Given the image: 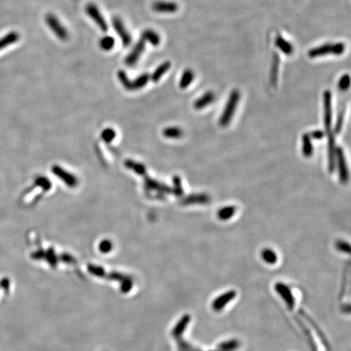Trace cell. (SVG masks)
<instances>
[{
  "mask_svg": "<svg viewBox=\"0 0 351 351\" xmlns=\"http://www.w3.org/2000/svg\"><path fill=\"white\" fill-rule=\"evenodd\" d=\"M344 117L345 111L344 110H342L340 113L338 114V118H337L334 133H337V134L340 133L342 128H343V122H344Z\"/></svg>",
  "mask_w": 351,
  "mask_h": 351,
  "instance_id": "27",
  "label": "cell"
},
{
  "mask_svg": "<svg viewBox=\"0 0 351 351\" xmlns=\"http://www.w3.org/2000/svg\"><path fill=\"white\" fill-rule=\"evenodd\" d=\"M336 247L338 250L342 251V252H345V253L349 254L351 252V247H350V245L347 243V242L345 241L339 240L336 242Z\"/></svg>",
  "mask_w": 351,
  "mask_h": 351,
  "instance_id": "30",
  "label": "cell"
},
{
  "mask_svg": "<svg viewBox=\"0 0 351 351\" xmlns=\"http://www.w3.org/2000/svg\"><path fill=\"white\" fill-rule=\"evenodd\" d=\"M240 92L238 90H232L227 103L225 105V109L219 120V124L221 127H226L229 125L232 118L234 116V114L235 113L238 102L240 100Z\"/></svg>",
  "mask_w": 351,
  "mask_h": 351,
  "instance_id": "1",
  "label": "cell"
},
{
  "mask_svg": "<svg viewBox=\"0 0 351 351\" xmlns=\"http://www.w3.org/2000/svg\"><path fill=\"white\" fill-rule=\"evenodd\" d=\"M167 135L168 137H172V138H178L181 134V131L177 128H172V129H168L166 132Z\"/></svg>",
  "mask_w": 351,
  "mask_h": 351,
  "instance_id": "32",
  "label": "cell"
},
{
  "mask_svg": "<svg viewBox=\"0 0 351 351\" xmlns=\"http://www.w3.org/2000/svg\"><path fill=\"white\" fill-rule=\"evenodd\" d=\"M350 84H351V77L349 75L345 74L341 77L340 81L338 82V87L341 90L345 91L350 87Z\"/></svg>",
  "mask_w": 351,
  "mask_h": 351,
  "instance_id": "28",
  "label": "cell"
},
{
  "mask_svg": "<svg viewBox=\"0 0 351 351\" xmlns=\"http://www.w3.org/2000/svg\"><path fill=\"white\" fill-rule=\"evenodd\" d=\"M330 90H325L323 94L324 103V125L326 133L332 130L333 122V100Z\"/></svg>",
  "mask_w": 351,
  "mask_h": 351,
  "instance_id": "4",
  "label": "cell"
},
{
  "mask_svg": "<svg viewBox=\"0 0 351 351\" xmlns=\"http://www.w3.org/2000/svg\"><path fill=\"white\" fill-rule=\"evenodd\" d=\"M262 258L267 264H275L277 262V255L275 251L271 249H264L262 251Z\"/></svg>",
  "mask_w": 351,
  "mask_h": 351,
  "instance_id": "24",
  "label": "cell"
},
{
  "mask_svg": "<svg viewBox=\"0 0 351 351\" xmlns=\"http://www.w3.org/2000/svg\"><path fill=\"white\" fill-rule=\"evenodd\" d=\"M328 134V159H329V171L331 173L336 168V146L334 131H329Z\"/></svg>",
  "mask_w": 351,
  "mask_h": 351,
  "instance_id": "9",
  "label": "cell"
},
{
  "mask_svg": "<svg viewBox=\"0 0 351 351\" xmlns=\"http://www.w3.org/2000/svg\"><path fill=\"white\" fill-rule=\"evenodd\" d=\"M275 44L277 48L282 50L285 55H290L294 51V47L291 43L288 41H286L281 34L277 35L276 37Z\"/></svg>",
  "mask_w": 351,
  "mask_h": 351,
  "instance_id": "15",
  "label": "cell"
},
{
  "mask_svg": "<svg viewBox=\"0 0 351 351\" xmlns=\"http://www.w3.org/2000/svg\"><path fill=\"white\" fill-rule=\"evenodd\" d=\"M99 46L102 50L108 51L113 48L115 46V39L113 37H111V36H104L99 41Z\"/></svg>",
  "mask_w": 351,
  "mask_h": 351,
  "instance_id": "25",
  "label": "cell"
},
{
  "mask_svg": "<svg viewBox=\"0 0 351 351\" xmlns=\"http://www.w3.org/2000/svg\"><path fill=\"white\" fill-rule=\"evenodd\" d=\"M172 63L169 61H165L161 63L160 65L155 70V72H153L151 75V80L155 82H157L160 80L162 76L165 74L166 72H168V70L170 69Z\"/></svg>",
  "mask_w": 351,
  "mask_h": 351,
  "instance_id": "19",
  "label": "cell"
},
{
  "mask_svg": "<svg viewBox=\"0 0 351 351\" xmlns=\"http://www.w3.org/2000/svg\"><path fill=\"white\" fill-rule=\"evenodd\" d=\"M118 78L120 80V82L122 84L124 87L129 90V85H130L131 81L129 77L127 76L126 72H124V70H120L117 73Z\"/></svg>",
  "mask_w": 351,
  "mask_h": 351,
  "instance_id": "29",
  "label": "cell"
},
{
  "mask_svg": "<svg viewBox=\"0 0 351 351\" xmlns=\"http://www.w3.org/2000/svg\"><path fill=\"white\" fill-rule=\"evenodd\" d=\"M149 80H150V75L148 73L140 75L134 81H131L129 90H136V89L143 87L146 85V83L148 82Z\"/></svg>",
  "mask_w": 351,
  "mask_h": 351,
  "instance_id": "22",
  "label": "cell"
},
{
  "mask_svg": "<svg viewBox=\"0 0 351 351\" xmlns=\"http://www.w3.org/2000/svg\"><path fill=\"white\" fill-rule=\"evenodd\" d=\"M303 154L305 157L309 158L313 154V144L309 133H305L303 136Z\"/></svg>",
  "mask_w": 351,
  "mask_h": 351,
  "instance_id": "21",
  "label": "cell"
},
{
  "mask_svg": "<svg viewBox=\"0 0 351 351\" xmlns=\"http://www.w3.org/2000/svg\"><path fill=\"white\" fill-rule=\"evenodd\" d=\"M280 63H281V58L277 52L273 54V59H272V64H271L270 69V84L273 87H276L278 81V74H279Z\"/></svg>",
  "mask_w": 351,
  "mask_h": 351,
  "instance_id": "12",
  "label": "cell"
},
{
  "mask_svg": "<svg viewBox=\"0 0 351 351\" xmlns=\"http://www.w3.org/2000/svg\"><path fill=\"white\" fill-rule=\"evenodd\" d=\"M235 297L236 292L234 290L225 293L224 295L218 297L216 300H214L213 303H212V308L216 312L222 310V309L225 308V306L227 305L228 303H230Z\"/></svg>",
  "mask_w": 351,
  "mask_h": 351,
  "instance_id": "11",
  "label": "cell"
},
{
  "mask_svg": "<svg viewBox=\"0 0 351 351\" xmlns=\"http://www.w3.org/2000/svg\"><path fill=\"white\" fill-rule=\"evenodd\" d=\"M236 211H237V209L234 206H227V207H222L217 212V217L221 221H228V220L231 219L235 215Z\"/></svg>",
  "mask_w": 351,
  "mask_h": 351,
  "instance_id": "20",
  "label": "cell"
},
{
  "mask_svg": "<svg viewBox=\"0 0 351 351\" xmlns=\"http://www.w3.org/2000/svg\"><path fill=\"white\" fill-rule=\"evenodd\" d=\"M210 197L205 194H192L190 196L187 197L184 203L185 204H207L209 203Z\"/></svg>",
  "mask_w": 351,
  "mask_h": 351,
  "instance_id": "17",
  "label": "cell"
},
{
  "mask_svg": "<svg viewBox=\"0 0 351 351\" xmlns=\"http://www.w3.org/2000/svg\"><path fill=\"white\" fill-rule=\"evenodd\" d=\"M20 38V35L17 32L12 31L7 34L4 35L3 37L0 38V50L6 48L7 46H10L11 44L15 43Z\"/></svg>",
  "mask_w": 351,
  "mask_h": 351,
  "instance_id": "16",
  "label": "cell"
},
{
  "mask_svg": "<svg viewBox=\"0 0 351 351\" xmlns=\"http://www.w3.org/2000/svg\"><path fill=\"white\" fill-rule=\"evenodd\" d=\"M145 47H146V41L142 38H140L139 41L135 44V46H133L130 53L125 58V60H124L125 64L129 67H133V65H135L136 63H138L139 60L142 53L144 51Z\"/></svg>",
  "mask_w": 351,
  "mask_h": 351,
  "instance_id": "8",
  "label": "cell"
},
{
  "mask_svg": "<svg viewBox=\"0 0 351 351\" xmlns=\"http://www.w3.org/2000/svg\"><path fill=\"white\" fill-rule=\"evenodd\" d=\"M85 11L92 20L95 22V24L98 25V28L103 32H107L108 30V24L105 20L104 17L99 11V9L94 3H88L85 7Z\"/></svg>",
  "mask_w": 351,
  "mask_h": 351,
  "instance_id": "5",
  "label": "cell"
},
{
  "mask_svg": "<svg viewBox=\"0 0 351 351\" xmlns=\"http://www.w3.org/2000/svg\"><path fill=\"white\" fill-rule=\"evenodd\" d=\"M194 74L191 69H186L184 71L183 74L181 76V81H180V88L186 89L194 81Z\"/></svg>",
  "mask_w": 351,
  "mask_h": 351,
  "instance_id": "23",
  "label": "cell"
},
{
  "mask_svg": "<svg viewBox=\"0 0 351 351\" xmlns=\"http://www.w3.org/2000/svg\"><path fill=\"white\" fill-rule=\"evenodd\" d=\"M142 39L145 41H149L154 46H159L160 43V37L156 32L152 29H146L142 33Z\"/></svg>",
  "mask_w": 351,
  "mask_h": 351,
  "instance_id": "18",
  "label": "cell"
},
{
  "mask_svg": "<svg viewBox=\"0 0 351 351\" xmlns=\"http://www.w3.org/2000/svg\"><path fill=\"white\" fill-rule=\"evenodd\" d=\"M325 132L323 130H315L309 133L312 139L321 140L325 137Z\"/></svg>",
  "mask_w": 351,
  "mask_h": 351,
  "instance_id": "31",
  "label": "cell"
},
{
  "mask_svg": "<svg viewBox=\"0 0 351 351\" xmlns=\"http://www.w3.org/2000/svg\"><path fill=\"white\" fill-rule=\"evenodd\" d=\"M215 100V94L213 92L208 91L203 94V96L198 98L194 103V107L195 109L201 110L205 108L207 106H209L211 103H213Z\"/></svg>",
  "mask_w": 351,
  "mask_h": 351,
  "instance_id": "14",
  "label": "cell"
},
{
  "mask_svg": "<svg viewBox=\"0 0 351 351\" xmlns=\"http://www.w3.org/2000/svg\"><path fill=\"white\" fill-rule=\"evenodd\" d=\"M45 20L48 25L50 30L52 31L54 34L56 36L59 40L65 41H68L69 38V33L67 28L63 26L61 22L55 16L54 14L49 13L45 16Z\"/></svg>",
  "mask_w": 351,
  "mask_h": 351,
  "instance_id": "3",
  "label": "cell"
},
{
  "mask_svg": "<svg viewBox=\"0 0 351 351\" xmlns=\"http://www.w3.org/2000/svg\"><path fill=\"white\" fill-rule=\"evenodd\" d=\"M151 7L153 11L159 13H174L179 9L177 2L171 1H156L153 2Z\"/></svg>",
  "mask_w": 351,
  "mask_h": 351,
  "instance_id": "10",
  "label": "cell"
},
{
  "mask_svg": "<svg viewBox=\"0 0 351 351\" xmlns=\"http://www.w3.org/2000/svg\"><path fill=\"white\" fill-rule=\"evenodd\" d=\"M345 50H346V45L343 42L324 44L322 46H317L316 48L309 50L308 56L312 59H314L324 55H341L344 53Z\"/></svg>",
  "mask_w": 351,
  "mask_h": 351,
  "instance_id": "2",
  "label": "cell"
},
{
  "mask_svg": "<svg viewBox=\"0 0 351 351\" xmlns=\"http://www.w3.org/2000/svg\"><path fill=\"white\" fill-rule=\"evenodd\" d=\"M112 24H113L114 29L116 30L117 34L120 36V39L122 41L123 46L124 47H128L132 43V36L127 30L124 26V23L120 17L116 16L112 19Z\"/></svg>",
  "mask_w": 351,
  "mask_h": 351,
  "instance_id": "7",
  "label": "cell"
},
{
  "mask_svg": "<svg viewBox=\"0 0 351 351\" xmlns=\"http://www.w3.org/2000/svg\"><path fill=\"white\" fill-rule=\"evenodd\" d=\"M239 347V343L237 340H231L225 342L219 346L221 351H232L237 349Z\"/></svg>",
  "mask_w": 351,
  "mask_h": 351,
  "instance_id": "26",
  "label": "cell"
},
{
  "mask_svg": "<svg viewBox=\"0 0 351 351\" xmlns=\"http://www.w3.org/2000/svg\"><path fill=\"white\" fill-rule=\"evenodd\" d=\"M276 290H277V292L279 293V295H282L284 300L288 304V307L290 308V309H291V310L294 309L295 300H294V297H293L290 289H289L287 286H285L284 284L277 283V285H276Z\"/></svg>",
  "mask_w": 351,
  "mask_h": 351,
  "instance_id": "13",
  "label": "cell"
},
{
  "mask_svg": "<svg viewBox=\"0 0 351 351\" xmlns=\"http://www.w3.org/2000/svg\"><path fill=\"white\" fill-rule=\"evenodd\" d=\"M336 164L338 165L341 182L343 184L347 183L349 180V170L343 148L340 146L336 147Z\"/></svg>",
  "mask_w": 351,
  "mask_h": 351,
  "instance_id": "6",
  "label": "cell"
}]
</instances>
